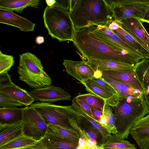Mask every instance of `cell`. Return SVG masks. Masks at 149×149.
Instances as JSON below:
<instances>
[{
  "label": "cell",
  "mask_w": 149,
  "mask_h": 149,
  "mask_svg": "<svg viewBox=\"0 0 149 149\" xmlns=\"http://www.w3.org/2000/svg\"><path fill=\"white\" fill-rule=\"evenodd\" d=\"M74 46L81 54L91 58L111 61L135 66L137 63L127 55L107 43L94 33L89 27L75 29Z\"/></svg>",
  "instance_id": "6da1fadb"
},
{
  "label": "cell",
  "mask_w": 149,
  "mask_h": 149,
  "mask_svg": "<svg viewBox=\"0 0 149 149\" xmlns=\"http://www.w3.org/2000/svg\"><path fill=\"white\" fill-rule=\"evenodd\" d=\"M114 108L115 126L117 132L114 135L123 139L128 138L134 124L149 113L143 93L138 97H129L120 100Z\"/></svg>",
  "instance_id": "7a4b0ae2"
},
{
  "label": "cell",
  "mask_w": 149,
  "mask_h": 149,
  "mask_svg": "<svg viewBox=\"0 0 149 149\" xmlns=\"http://www.w3.org/2000/svg\"><path fill=\"white\" fill-rule=\"evenodd\" d=\"M70 15L75 29L93 24L104 25L113 19L105 0H78Z\"/></svg>",
  "instance_id": "3957f363"
},
{
  "label": "cell",
  "mask_w": 149,
  "mask_h": 149,
  "mask_svg": "<svg viewBox=\"0 0 149 149\" xmlns=\"http://www.w3.org/2000/svg\"><path fill=\"white\" fill-rule=\"evenodd\" d=\"M43 18L44 25L52 38L60 42L73 41L75 29L69 12L55 5L52 7L47 6Z\"/></svg>",
  "instance_id": "277c9868"
},
{
  "label": "cell",
  "mask_w": 149,
  "mask_h": 149,
  "mask_svg": "<svg viewBox=\"0 0 149 149\" xmlns=\"http://www.w3.org/2000/svg\"><path fill=\"white\" fill-rule=\"evenodd\" d=\"M17 72L19 80L33 89L45 87L51 84L52 79L44 71L40 59L30 52L19 55Z\"/></svg>",
  "instance_id": "5b68a950"
},
{
  "label": "cell",
  "mask_w": 149,
  "mask_h": 149,
  "mask_svg": "<svg viewBox=\"0 0 149 149\" xmlns=\"http://www.w3.org/2000/svg\"><path fill=\"white\" fill-rule=\"evenodd\" d=\"M30 107L37 111L47 125H57L69 129H74L69 122L70 119L73 118L76 120L79 114L71 106L37 102L32 103Z\"/></svg>",
  "instance_id": "8992f818"
},
{
  "label": "cell",
  "mask_w": 149,
  "mask_h": 149,
  "mask_svg": "<svg viewBox=\"0 0 149 149\" xmlns=\"http://www.w3.org/2000/svg\"><path fill=\"white\" fill-rule=\"evenodd\" d=\"M115 19L135 18L140 21L149 8V0H105Z\"/></svg>",
  "instance_id": "52a82bcc"
},
{
  "label": "cell",
  "mask_w": 149,
  "mask_h": 149,
  "mask_svg": "<svg viewBox=\"0 0 149 149\" xmlns=\"http://www.w3.org/2000/svg\"><path fill=\"white\" fill-rule=\"evenodd\" d=\"M88 27L103 40L127 55L137 63L144 58L137 50L124 41L112 30L104 25L93 24Z\"/></svg>",
  "instance_id": "ba28073f"
},
{
  "label": "cell",
  "mask_w": 149,
  "mask_h": 149,
  "mask_svg": "<svg viewBox=\"0 0 149 149\" xmlns=\"http://www.w3.org/2000/svg\"><path fill=\"white\" fill-rule=\"evenodd\" d=\"M22 121L26 135L38 141L45 134L47 125L37 111L31 107L23 108Z\"/></svg>",
  "instance_id": "9c48e42d"
},
{
  "label": "cell",
  "mask_w": 149,
  "mask_h": 149,
  "mask_svg": "<svg viewBox=\"0 0 149 149\" xmlns=\"http://www.w3.org/2000/svg\"><path fill=\"white\" fill-rule=\"evenodd\" d=\"M0 93L17 100L26 107L31 105L35 101L28 92L12 82L8 72L0 74Z\"/></svg>",
  "instance_id": "30bf717a"
},
{
  "label": "cell",
  "mask_w": 149,
  "mask_h": 149,
  "mask_svg": "<svg viewBox=\"0 0 149 149\" xmlns=\"http://www.w3.org/2000/svg\"><path fill=\"white\" fill-rule=\"evenodd\" d=\"M34 100L43 103H53L60 100H69L70 95L61 87L50 85L34 89L28 92Z\"/></svg>",
  "instance_id": "8fae6325"
},
{
  "label": "cell",
  "mask_w": 149,
  "mask_h": 149,
  "mask_svg": "<svg viewBox=\"0 0 149 149\" xmlns=\"http://www.w3.org/2000/svg\"><path fill=\"white\" fill-rule=\"evenodd\" d=\"M66 72L83 84L94 77L95 71L83 61H77L64 59L63 63Z\"/></svg>",
  "instance_id": "7c38bea8"
},
{
  "label": "cell",
  "mask_w": 149,
  "mask_h": 149,
  "mask_svg": "<svg viewBox=\"0 0 149 149\" xmlns=\"http://www.w3.org/2000/svg\"><path fill=\"white\" fill-rule=\"evenodd\" d=\"M121 27L149 51V34L142 23L135 18L120 20Z\"/></svg>",
  "instance_id": "4fadbf2b"
},
{
  "label": "cell",
  "mask_w": 149,
  "mask_h": 149,
  "mask_svg": "<svg viewBox=\"0 0 149 149\" xmlns=\"http://www.w3.org/2000/svg\"><path fill=\"white\" fill-rule=\"evenodd\" d=\"M80 56L82 61L90 66L95 72L108 71H134L135 66L116 61L91 58Z\"/></svg>",
  "instance_id": "5bb4252c"
},
{
  "label": "cell",
  "mask_w": 149,
  "mask_h": 149,
  "mask_svg": "<svg viewBox=\"0 0 149 149\" xmlns=\"http://www.w3.org/2000/svg\"><path fill=\"white\" fill-rule=\"evenodd\" d=\"M0 23L19 28L22 31H33L35 23L28 19L20 16L13 11L0 8Z\"/></svg>",
  "instance_id": "9a60e30c"
},
{
  "label": "cell",
  "mask_w": 149,
  "mask_h": 149,
  "mask_svg": "<svg viewBox=\"0 0 149 149\" xmlns=\"http://www.w3.org/2000/svg\"><path fill=\"white\" fill-rule=\"evenodd\" d=\"M130 134L141 149L149 148V113L134 124Z\"/></svg>",
  "instance_id": "2e32d148"
},
{
  "label": "cell",
  "mask_w": 149,
  "mask_h": 149,
  "mask_svg": "<svg viewBox=\"0 0 149 149\" xmlns=\"http://www.w3.org/2000/svg\"><path fill=\"white\" fill-rule=\"evenodd\" d=\"M102 76L125 84L133 88L144 92L143 86L134 70L127 71H108L102 72Z\"/></svg>",
  "instance_id": "e0dca14e"
},
{
  "label": "cell",
  "mask_w": 149,
  "mask_h": 149,
  "mask_svg": "<svg viewBox=\"0 0 149 149\" xmlns=\"http://www.w3.org/2000/svg\"><path fill=\"white\" fill-rule=\"evenodd\" d=\"M25 132L22 121L8 124L0 123V146Z\"/></svg>",
  "instance_id": "ac0fdd59"
},
{
  "label": "cell",
  "mask_w": 149,
  "mask_h": 149,
  "mask_svg": "<svg viewBox=\"0 0 149 149\" xmlns=\"http://www.w3.org/2000/svg\"><path fill=\"white\" fill-rule=\"evenodd\" d=\"M89 93L96 95L102 99L110 106L114 107L120 101V97L118 95L108 91L95 84L90 80L83 84Z\"/></svg>",
  "instance_id": "d6986e66"
},
{
  "label": "cell",
  "mask_w": 149,
  "mask_h": 149,
  "mask_svg": "<svg viewBox=\"0 0 149 149\" xmlns=\"http://www.w3.org/2000/svg\"><path fill=\"white\" fill-rule=\"evenodd\" d=\"M40 141L48 149H77L79 143L46 134Z\"/></svg>",
  "instance_id": "ffe728a7"
},
{
  "label": "cell",
  "mask_w": 149,
  "mask_h": 149,
  "mask_svg": "<svg viewBox=\"0 0 149 149\" xmlns=\"http://www.w3.org/2000/svg\"><path fill=\"white\" fill-rule=\"evenodd\" d=\"M101 78L116 90L120 97V100L129 97H137L143 93L134 89L129 85L102 76Z\"/></svg>",
  "instance_id": "44dd1931"
},
{
  "label": "cell",
  "mask_w": 149,
  "mask_h": 149,
  "mask_svg": "<svg viewBox=\"0 0 149 149\" xmlns=\"http://www.w3.org/2000/svg\"><path fill=\"white\" fill-rule=\"evenodd\" d=\"M76 120L78 125L95 144L100 146L105 140L93 127L90 122L80 113Z\"/></svg>",
  "instance_id": "7402d4cb"
},
{
  "label": "cell",
  "mask_w": 149,
  "mask_h": 149,
  "mask_svg": "<svg viewBox=\"0 0 149 149\" xmlns=\"http://www.w3.org/2000/svg\"><path fill=\"white\" fill-rule=\"evenodd\" d=\"M40 0H0V8L19 13L28 6L37 8Z\"/></svg>",
  "instance_id": "603a6c76"
},
{
  "label": "cell",
  "mask_w": 149,
  "mask_h": 149,
  "mask_svg": "<svg viewBox=\"0 0 149 149\" xmlns=\"http://www.w3.org/2000/svg\"><path fill=\"white\" fill-rule=\"evenodd\" d=\"M46 134H51L79 143L81 137L78 132L73 129L64 128L58 125L47 124Z\"/></svg>",
  "instance_id": "cb8c5ba5"
},
{
  "label": "cell",
  "mask_w": 149,
  "mask_h": 149,
  "mask_svg": "<svg viewBox=\"0 0 149 149\" xmlns=\"http://www.w3.org/2000/svg\"><path fill=\"white\" fill-rule=\"evenodd\" d=\"M23 108L2 107L0 108V123L11 124L22 121Z\"/></svg>",
  "instance_id": "d4e9b609"
},
{
  "label": "cell",
  "mask_w": 149,
  "mask_h": 149,
  "mask_svg": "<svg viewBox=\"0 0 149 149\" xmlns=\"http://www.w3.org/2000/svg\"><path fill=\"white\" fill-rule=\"evenodd\" d=\"M112 31L124 41L137 50L144 58H149V51L121 27Z\"/></svg>",
  "instance_id": "484cf974"
},
{
  "label": "cell",
  "mask_w": 149,
  "mask_h": 149,
  "mask_svg": "<svg viewBox=\"0 0 149 149\" xmlns=\"http://www.w3.org/2000/svg\"><path fill=\"white\" fill-rule=\"evenodd\" d=\"M134 71L145 90L149 86V58H144L137 62Z\"/></svg>",
  "instance_id": "4316f807"
},
{
  "label": "cell",
  "mask_w": 149,
  "mask_h": 149,
  "mask_svg": "<svg viewBox=\"0 0 149 149\" xmlns=\"http://www.w3.org/2000/svg\"><path fill=\"white\" fill-rule=\"evenodd\" d=\"M72 108L84 116L91 123L93 127L98 132L105 140L111 135L100 123L86 113L77 101L75 97L72 100L71 105Z\"/></svg>",
  "instance_id": "83f0119b"
},
{
  "label": "cell",
  "mask_w": 149,
  "mask_h": 149,
  "mask_svg": "<svg viewBox=\"0 0 149 149\" xmlns=\"http://www.w3.org/2000/svg\"><path fill=\"white\" fill-rule=\"evenodd\" d=\"M38 141L25 133L0 146V149H16L31 145Z\"/></svg>",
  "instance_id": "f1b7e54d"
},
{
  "label": "cell",
  "mask_w": 149,
  "mask_h": 149,
  "mask_svg": "<svg viewBox=\"0 0 149 149\" xmlns=\"http://www.w3.org/2000/svg\"><path fill=\"white\" fill-rule=\"evenodd\" d=\"M100 147L104 149H137L134 144L114 134L107 139Z\"/></svg>",
  "instance_id": "f546056e"
},
{
  "label": "cell",
  "mask_w": 149,
  "mask_h": 149,
  "mask_svg": "<svg viewBox=\"0 0 149 149\" xmlns=\"http://www.w3.org/2000/svg\"><path fill=\"white\" fill-rule=\"evenodd\" d=\"M88 105L91 109L103 112L106 103L102 98L93 94L88 93L80 94L76 97Z\"/></svg>",
  "instance_id": "4dcf8cb0"
},
{
  "label": "cell",
  "mask_w": 149,
  "mask_h": 149,
  "mask_svg": "<svg viewBox=\"0 0 149 149\" xmlns=\"http://www.w3.org/2000/svg\"><path fill=\"white\" fill-rule=\"evenodd\" d=\"M103 113L106 119V123L104 127L110 134H116L117 132L115 126V115L113 113L110 106L106 103L104 105Z\"/></svg>",
  "instance_id": "1f68e13d"
},
{
  "label": "cell",
  "mask_w": 149,
  "mask_h": 149,
  "mask_svg": "<svg viewBox=\"0 0 149 149\" xmlns=\"http://www.w3.org/2000/svg\"><path fill=\"white\" fill-rule=\"evenodd\" d=\"M14 63L12 56L3 54L0 50V74L8 72Z\"/></svg>",
  "instance_id": "d6a6232c"
},
{
  "label": "cell",
  "mask_w": 149,
  "mask_h": 149,
  "mask_svg": "<svg viewBox=\"0 0 149 149\" xmlns=\"http://www.w3.org/2000/svg\"><path fill=\"white\" fill-rule=\"evenodd\" d=\"M24 106L17 100L5 94L0 93V106L2 107H22Z\"/></svg>",
  "instance_id": "836d02e7"
},
{
  "label": "cell",
  "mask_w": 149,
  "mask_h": 149,
  "mask_svg": "<svg viewBox=\"0 0 149 149\" xmlns=\"http://www.w3.org/2000/svg\"><path fill=\"white\" fill-rule=\"evenodd\" d=\"M89 80L102 88L113 93L118 95L114 89L101 77L96 78L94 77Z\"/></svg>",
  "instance_id": "e575fe53"
},
{
  "label": "cell",
  "mask_w": 149,
  "mask_h": 149,
  "mask_svg": "<svg viewBox=\"0 0 149 149\" xmlns=\"http://www.w3.org/2000/svg\"><path fill=\"white\" fill-rule=\"evenodd\" d=\"M122 23L120 20L112 19L109 20L104 25L112 30L121 27Z\"/></svg>",
  "instance_id": "d590c367"
},
{
  "label": "cell",
  "mask_w": 149,
  "mask_h": 149,
  "mask_svg": "<svg viewBox=\"0 0 149 149\" xmlns=\"http://www.w3.org/2000/svg\"><path fill=\"white\" fill-rule=\"evenodd\" d=\"M54 5L69 12L70 7V0H56Z\"/></svg>",
  "instance_id": "8d00e7d4"
},
{
  "label": "cell",
  "mask_w": 149,
  "mask_h": 149,
  "mask_svg": "<svg viewBox=\"0 0 149 149\" xmlns=\"http://www.w3.org/2000/svg\"><path fill=\"white\" fill-rule=\"evenodd\" d=\"M16 149H48L41 142L40 140H38L34 143L24 147Z\"/></svg>",
  "instance_id": "74e56055"
},
{
  "label": "cell",
  "mask_w": 149,
  "mask_h": 149,
  "mask_svg": "<svg viewBox=\"0 0 149 149\" xmlns=\"http://www.w3.org/2000/svg\"><path fill=\"white\" fill-rule=\"evenodd\" d=\"M76 99L84 111L89 115L93 118L91 109L90 107L81 100L79 99Z\"/></svg>",
  "instance_id": "f35d334b"
},
{
  "label": "cell",
  "mask_w": 149,
  "mask_h": 149,
  "mask_svg": "<svg viewBox=\"0 0 149 149\" xmlns=\"http://www.w3.org/2000/svg\"><path fill=\"white\" fill-rule=\"evenodd\" d=\"M91 110L93 118L99 122L101 116L103 115V112L92 109Z\"/></svg>",
  "instance_id": "ab89813d"
},
{
  "label": "cell",
  "mask_w": 149,
  "mask_h": 149,
  "mask_svg": "<svg viewBox=\"0 0 149 149\" xmlns=\"http://www.w3.org/2000/svg\"><path fill=\"white\" fill-rule=\"evenodd\" d=\"M143 95L146 105L149 109V86L144 90Z\"/></svg>",
  "instance_id": "60d3db41"
},
{
  "label": "cell",
  "mask_w": 149,
  "mask_h": 149,
  "mask_svg": "<svg viewBox=\"0 0 149 149\" xmlns=\"http://www.w3.org/2000/svg\"><path fill=\"white\" fill-rule=\"evenodd\" d=\"M45 38L41 36H37L35 39V42L38 45H40L44 43Z\"/></svg>",
  "instance_id": "b9f144b4"
},
{
  "label": "cell",
  "mask_w": 149,
  "mask_h": 149,
  "mask_svg": "<svg viewBox=\"0 0 149 149\" xmlns=\"http://www.w3.org/2000/svg\"><path fill=\"white\" fill-rule=\"evenodd\" d=\"M78 0H70V7L69 13L70 14L74 8Z\"/></svg>",
  "instance_id": "7bdbcfd3"
},
{
  "label": "cell",
  "mask_w": 149,
  "mask_h": 149,
  "mask_svg": "<svg viewBox=\"0 0 149 149\" xmlns=\"http://www.w3.org/2000/svg\"><path fill=\"white\" fill-rule=\"evenodd\" d=\"M140 21L142 23L145 22L149 24V8L148 9L144 18Z\"/></svg>",
  "instance_id": "ee69618b"
},
{
  "label": "cell",
  "mask_w": 149,
  "mask_h": 149,
  "mask_svg": "<svg viewBox=\"0 0 149 149\" xmlns=\"http://www.w3.org/2000/svg\"><path fill=\"white\" fill-rule=\"evenodd\" d=\"M45 2L47 6L49 7H52L53 6L56 2V0H46Z\"/></svg>",
  "instance_id": "f6af8a7d"
},
{
  "label": "cell",
  "mask_w": 149,
  "mask_h": 149,
  "mask_svg": "<svg viewBox=\"0 0 149 149\" xmlns=\"http://www.w3.org/2000/svg\"><path fill=\"white\" fill-rule=\"evenodd\" d=\"M95 146L98 149H104L101 148L100 146H98L95 144Z\"/></svg>",
  "instance_id": "bcb514c9"
},
{
  "label": "cell",
  "mask_w": 149,
  "mask_h": 149,
  "mask_svg": "<svg viewBox=\"0 0 149 149\" xmlns=\"http://www.w3.org/2000/svg\"></svg>",
  "instance_id": "7dc6e473"
}]
</instances>
